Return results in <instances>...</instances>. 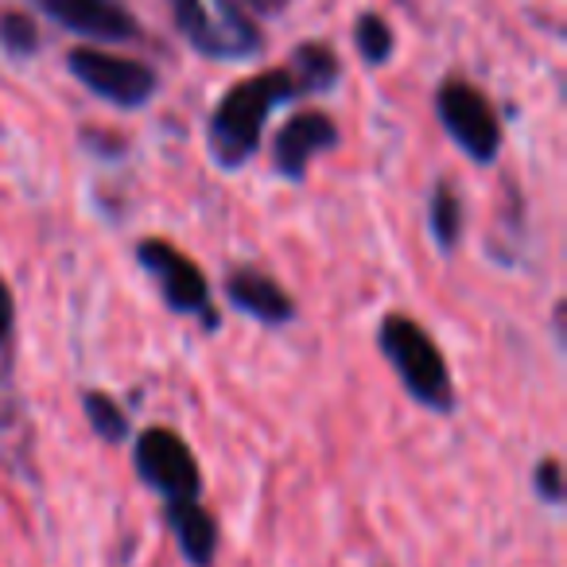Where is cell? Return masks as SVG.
I'll return each mask as SVG.
<instances>
[{"instance_id":"obj_13","label":"cell","mask_w":567,"mask_h":567,"mask_svg":"<svg viewBox=\"0 0 567 567\" xmlns=\"http://www.w3.org/2000/svg\"><path fill=\"white\" fill-rule=\"evenodd\" d=\"M427 226H432L440 252H455L458 237H463V198L447 179L435 183L432 203H427Z\"/></svg>"},{"instance_id":"obj_12","label":"cell","mask_w":567,"mask_h":567,"mask_svg":"<svg viewBox=\"0 0 567 567\" xmlns=\"http://www.w3.org/2000/svg\"><path fill=\"white\" fill-rule=\"evenodd\" d=\"M292 82L300 94H331L334 86L342 82V59L331 43H300L292 51Z\"/></svg>"},{"instance_id":"obj_18","label":"cell","mask_w":567,"mask_h":567,"mask_svg":"<svg viewBox=\"0 0 567 567\" xmlns=\"http://www.w3.org/2000/svg\"><path fill=\"white\" fill-rule=\"evenodd\" d=\"M82 144H86L94 156H105V159H121L128 152V144L121 141V136H113V133H94V128H86L82 133Z\"/></svg>"},{"instance_id":"obj_8","label":"cell","mask_w":567,"mask_h":567,"mask_svg":"<svg viewBox=\"0 0 567 567\" xmlns=\"http://www.w3.org/2000/svg\"><path fill=\"white\" fill-rule=\"evenodd\" d=\"M342 133L334 125L331 113L323 110H303L284 121L280 133L272 136V167L276 175H284L288 183L308 179L311 159H319L323 152L339 148Z\"/></svg>"},{"instance_id":"obj_7","label":"cell","mask_w":567,"mask_h":567,"mask_svg":"<svg viewBox=\"0 0 567 567\" xmlns=\"http://www.w3.org/2000/svg\"><path fill=\"white\" fill-rule=\"evenodd\" d=\"M435 117H440L443 133L458 144L466 159L489 167L502 152V121L489 97L471 82H440L435 90Z\"/></svg>"},{"instance_id":"obj_11","label":"cell","mask_w":567,"mask_h":567,"mask_svg":"<svg viewBox=\"0 0 567 567\" xmlns=\"http://www.w3.org/2000/svg\"><path fill=\"white\" fill-rule=\"evenodd\" d=\"M164 525L172 533L179 556L187 567H214L221 551V528L203 502H175L164 505Z\"/></svg>"},{"instance_id":"obj_5","label":"cell","mask_w":567,"mask_h":567,"mask_svg":"<svg viewBox=\"0 0 567 567\" xmlns=\"http://www.w3.org/2000/svg\"><path fill=\"white\" fill-rule=\"evenodd\" d=\"M136 260H141V268L152 276L156 292L164 296V303L175 316L198 319L206 331H218L221 316H218V308H214L210 284H206L203 268H198L187 252L175 249L164 237H144V241L136 245Z\"/></svg>"},{"instance_id":"obj_10","label":"cell","mask_w":567,"mask_h":567,"mask_svg":"<svg viewBox=\"0 0 567 567\" xmlns=\"http://www.w3.org/2000/svg\"><path fill=\"white\" fill-rule=\"evenodd\" d=\"M226 300L260 327H288L296 319V300L260 268H234L226 276Z\"/></svg>"},{"instance_id":"obj_19","label":"cell","mask_w":567,"mask_h":567,"mask_svg":"<svg viewBox=\"0 0 567 567\" xmlns=\"http://www.w3.org/2000/svg\"><path fill=\"white\" fill-rule=\"evenodd\" d=\"M12 327H17V300H12V288L0 276V350L12 342Z\"/></svg>"},{"instance_id":"obj_9","label":"cell","mask_w":567,"mask_h":567,"mask_svg":"<svg viewBox=\"0 0 567 567\" xmlns=\"http://www.w3.org/2000/svg\"><path fill=\"white\" fill-rule=\"evenodd\" d=\"M40 17L82 40L102 43H133L141 40V24L121 0H32Z\"/></svg>"},{"instance_id":"obj_16","label":"cell","mask_w":567,"mask_h":567,"mask_svg":"<svg viewBox=\"0 0 567 567\" xmlns=\"http://www.w3.org/2000/svg\"><path fill=\"white\" fill-rule=\"evenodd\" d=\"M354 43H358V55L365 59L370 66H381L393 59V28H389L385 17H378V12H362L354 24Z\"/></svg>"},{"instance_id":"obj_4","label":"cell","mask_w":567,"mask_h":567,"mask_svg":"<svg viewBox=\"0 0 567 567\" xmlns=\"http://www.w3.org/2000/svg\"><path fill=\"white\" fill-rule=\"evenodd\" d=\"M133 471L164 505L203 502V466L172 427H144L133 440Z\"/></svg>"},{"instance_id":"obj_15","label":"cell","mask_w":567,"mask_h":567,"mask_svg":"<svg viewBox=\"0 0 567 567\" xmlns=\"http://www.w3.org/2000/svg\"><path fill=\"white\" fill-rule=\"evenodd\" d=\"M0 51L9 59H17V63L32 59L40 51V24L28 12L0 9Z\"/></svg>"},{"instance_id":"obj_3","label":"cell","mask_w":567,"mask_h":567,"mask_svg":"<svg viewBox=\"0 0 567 567\" xmlns=\"http://www.w3.org/2000/svg\"><path fill=\"white\" fill-rule=\"evenodd\" d=\"M179 35L206 59H252L265 51V35L245 0H214V12L203 0H167Z\"/></svg>"},{"instance_id":"obj_14","label":"cell","mask_w":567,"mask_h":567,"mask_svg":"<svg viewBox=\"0 0 567 567\" xmlns=\"http://www.w3.org/2000/svg\"><path fill=\"white\" fill-rule=\"evenodd\" d=\"M82 412H86L90 427H94V435L102 443H128L133 440V424H128V412L121 409L117 401H113L110 393H97V389H90V393H82Z\"/></svg>"},{"instance_id":"obj_2","label":"cell","mask_w":567,"mask_h":567,"mask_svg":"<svg viewBox=\"0 0 567 567\" xmlns=\"http://www.w3.org/2000/svg\"><path fill=\"white\" fill-rule=\"evenodd\" d=\"M378 350L393 365L396 381L420 409L435 416L455 412V381H451L447 358L435 347V339L409 316H385L378 327Z\"/></svg>"},{"instance_id":"obj_1","label":"cell","mask_w":567,"mask_h":567,"mask_svg":"<svg viewBox=\"0 0 567 567\" xmlns=\"http://www.w3.org/2000/svg\"><path fill=\"white\" fill-rule=\"evenodd\" d=\"M300 97L288 66H276V71H260L252 79L237 82L221 94V102L214 105L210 121H206V148L210 159L221 172H241L260 148V136L265 125L276 110Z\"/></svg>"},{"instance_id":"obj_6","label":"cell","mask_w":567,"mask_h":567,"mask_svg":"<svg viewBox=\"0 0 567 567\" xmlns=\"http://www.w3.org/2000/svg\"><path fill=\"white\" fill-rule=\"evenodd\" d=\"M66 71L113 110H144L159 94L156 66L141 63V59L113 55V51L102 48H74L66 55Z\"/></svg>"},{"instance_id":"obj_17","label":"cell","mask_w":567,"mask_h":567,"mask_svg":"<svg viewBox=\"0 0 567 567\" xmlns=\"http://www.w3.org/2000/svg\"><path fill=\"white\" fill-rule=\"evenodd\" d=\"M533 494H536V502L551 505V509L564 505V471H559L556 455H544L540 463L533 466Z\"/></svg>"}]
</instances>
